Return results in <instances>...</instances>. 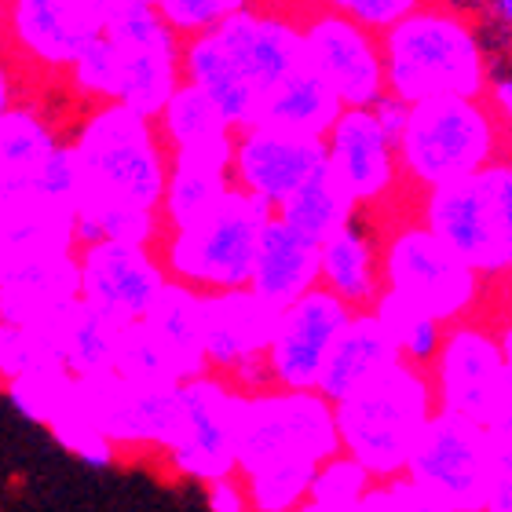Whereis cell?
Instances as JSON below:
<instances>
[{
	"instance_id": "24",
	"label": "cell",
	"mask_w": 512,
	"mask_h": 512,
	"mask_svg": "<svg viewBox=\"0 0 512 512\" xmlns=\"http://www.w3.org/2000/svg\"><path fill=\"white\" fill-rule=\"evenodd\" d=\"M315 286H322V246L311 242L308 235H300L297 227H289L275 213L271 224L264 227L260 249H256L249 289L282 311Z\"/></svg>"
},
{
	"instance_id": "8",
	"label": "cell",
	"mask_w": 512,
	"mask_h": 512,
	"mask_svg": "<svg viewBox=\"0 0 512 512\" xmlns=\"http://www.w3.org/2000/svg\"><path fill=\"white\" fill-rule=\"evenodd\" d=\"M498 469L502 461L487 439V428L480 421L439 410L406 465V480L447 509L483 512Z\"/></svg>"
},
{
	"instance_id": "47",
	"label": "cell",
	"mask_w": 512,
	"mask_h": 512,
	"mask_svg": "<svg viewBox=\"0 0 512 512\" xmlns=\"http://www.w3.org/2000/svg\"><path fill=\"white\" fill-rule=\"evenodd\" d=\"M374 114H377V121L388 128V136L399 143V136H403V128H406V118H410V103L392 96V92H384V96L374 103Z\"/></svg>"
},
{
	"instance_id": "42",
	"label": "cell",
	"mask_w": 512,
	"mask_h": 512,
	"mask_svg": "<svg viewBox=\"0 0 512 512\" xmlns=\"http://www.w3.org/2000/svg\"><path fill=\"white\" fill-rule=\"evenodd\" d=\"M154 4L180 37H194V33L216 30L220 22L246 11L256 0H154Z\"/></svg>"
},
{
	"instance_id": "41",
	"label": "cell",
	"mask_w": 512,
	"mask_h": 512,
	"mask_svg": "<svg viewBox=\"0 0 512 512\" xmlns=\"http://www.w3.org/2000/svg\"><path fill=\"white\" fill-rule=\"evenodd\" d=\"M377 483V476L366 469L363 461H355L352 454H333L330 461H322L311 483V502H359L366 491Z\"/></svg>"
},
{
	"instance_id": "54",
	"label": "cell",
	"mask_w": 512,
	"mask_h": 512,
	"mask_svg": "<svg viewBox=\"0 0 512 512\" xmlns=\"http://www.w3.org/2000/svg\"><path fill=\"white\" fill-rule=\"evenodd\" d=\"M4 198H8V183H4V176H0V209H4Z\"/></svg>"
},
{
	"instance_id": "43",
	"label": "cell",
	"mask_w": 512,
	"mask_h": 512,
	"mask_svg": "<svg viewBox=\"0 0 512 512\" xmlns=\"http://www.w3.org/2000/svg\"><path fill=\"white\" fill-rule=\"evenodd\" d=\"M480 187L487 194V209H491L494 231H498V242H502L505 271L512 275V154L494 158L480 172Z\"/></svg>"
},
{
	"instance_id": "23",
	"label": "cell",
	"mask_w": 512,
	"mask_h": 512,
	"mask_svg": "<svg viewBox=\"0 0 512 512\" xmlns=\"http://www.w3.org/2000/svg\"><path fill=\"white\" fill-rule=\"evenodd\" d=\"M235 187V132L169 150V183L161 202L165 227L191 224L216 202H224L227 191Z\"/></svg>"
},
{
	"instance_id": "13",
	"label": "cell",
	"mask_w": 512,
	"mask_h": 512,
	"mask_svg": "<svg viewBox=\"0 0 512 512\" xmlns=\"http://www.w3.org/2000/svg\"><path fill=\"white\" fill-rule=\"evenodd\" d=\"M304 22V59L344 107H374L388 92L381 33L341 11L315 8Z\"/></svg>"
},
{
	"instance_id": "26",
	"label": "cell",
	"mask_w": 512,
	"mask_h": 512,
	"mask_svg": "<svg viewBox=\"0 0 512 512\" xmlns=\"http://www.w3.org/2000/svg\"><path fill=\"white\" fill-rule=\"evenodd\" d=\"M183 77L213 99L235 132L260 121L264 99L246 77V70L235 63V55L227 52V44L220 41L216 30L194 33L183 41Z\"/></svg>"
},
{
	"instance_id": "31",
	"label": "cell",
	"mask_w": 512,
	"mask_h": 512,
	"mask_svg": "<svg viewBox=\"0 0 512 512\" xmlns=\"http://www.w3.org/2000/svg\"><path fill=\"white\" fill-rule=\"evenodd\" d=\"M289 227H297L300 235H308L311 242H326L333 238L341 227H348L355 216L363 213L355 198L341 187V180L330 172V165L319 172V176H311L297 194H289L286 202L275 209Z\"/></svg>"
},
{
	"instance_id": "56",
	"label": "cell",
	"mask_w": 512,
	"mask_h": 512,
	"mask_svg": "<svg viewBox=\"0 0 512 512\" xmlns=\"http://www.w3.org/2000/svg\"><path fill=\"white\" fill-rule=\"evenodd\" d=\"M4 8H8V0H0V11H4Z\"/></svg>"
},
{
	"instance_id": "22",
	"label": "cell",
	"mask_w": 512,
	"mask_h": 512,
	"mask_svg": "<svg viewBox=\"0 0 512 512\" xmlns=\"http://www.w3.org/2000/svg\"><path fill=\"white\" fill-rule=\"evenodd\" d=\"M216 33L227 44V52L235 55V63L246 70L260 99L278 81H286L293 70L308 63L304 59V22H297L293 15H282V11L249 4L246 11L220 22Z\"/></svg>"
},
{
	"instance_id": "20",
	"label": "cell",
	"mask_w": 512,
	"mask_h": 512,
	"mask_svg": "<svg viewBox=\"0 0 512 512\" xmlns=\"http://www.w3.org/2000/svg\"><path fill=\"white\" fill-rule=\"evenodd\" d=\"M81 300V256H0V322L48 326Z\"/></svg>"
},
{
	"instance_id": "37",
	"label": "cell",
	"mask_w": 512,
	"mask_h": 512,
	"mask_svg": "<svg viewBox=\"0 0 512 512\" xmlns=\"http://www.w3.org/2000/svg\"><path fill=\"white\" fill-rule=\"evenodd\" d=\"M41 370H66L59 359L48 326H8L0 322V381H15L22 374H41Z\"/></svg>"
},
{
	"instance_id": "7",
	"label": "cell",
	"mask_w": 512,
	"mask_h": 512,
	"mask_svg": "<svg viewBox=\"0 0 512 512\" xmlns=\"http://www.w3.org/2000/svg\"><path fill=\"white\" fill-rule=\"evenodd\" d=\"M384 289L450 326L480 304L483 275L417 216L384 235Z\"/></svg>"
},
{
	"instance_id": "44",
	"label": "cell",
	"mask_w": 512,
	"mask_h": 512,
	"mask_svg": "<svg viewBox=\"0 0 512 512\" xmlns=\"http://www.w3.org/2000/svg\"><path fill=\"white\" fill-rule=\"evenodd\" d=\"M315 8H326V11H341L348 19L363 22L370 30L384 33L392 30L395 22L406 19V15H414L417 8H425L432 0H311Z\"/></svg>"
},
{
	"instance_id": "39",
	"label": "cell",
	"mask_w": 512,
	"mask_h": 512,
	"mask_svg": "<svg viewBox=\"0 0 512 512\" xmlns=\"http://www.w3.org/2000/svg\"><path fill=\"white\" fill-rule=\"evenodd\" d=\"M118 374L128 381H169L183 384L180 370L169 359V352L161 348V341L150 333V326L143 319L121 326L118 337Z\"/></svg>"
},
{
	"instance_id": "35",
	"label": "cell",
	"mask_w": 512,
	"mask_h": 512,
	"mask_svg": "<svg viewBox=\"0 0 512 512\" xmlns=\"http://www.w3.org/2000/svg\"><path fill=\"white\" fill-rule=\"evenodd\" d=\"M319 465L315 461H267L256 469L242 472V480L249 487L253 509L260 512H300V505L311 498V483H315Z\"/></svg>"
},
{
	"instance_id": "32",
	"label": "cell",
	"mask_w": 512,
	"mask_h": 512,
	"mask_svg": "<svg viewBox=\"0 0 512 512\" xmlns=\"http://www.w3.org/2000/svg\"><path fill=\"white\" fill-rule=\"evenodd\" d=\"M59 147L63 139L33 107H11L8 114H0V176L8 191L33 180Z\"/></svg>"
},
{
	"instance_id": "27",
	"label": "cell",
	"mask_w": 512,
	"mask_h": 512,
	"mask_svg": "<svg viewBox=\"0 0 512 512\" xmlns=\"http://www.w3.org/2000/svg\"><path fill=\"white\" fill-rule=\"evenodd\" d=\"M322 286L333 289L355 311L374 308L384 293V238L355 216L322 242Z\"/></svg>"
},
{
	"instance_id": "2",
	"label": "cell",
	"mask_w": 512,
	"mask_h": 512,
	"mask_svg": "<svg viewBox=\"0 0 512 512\" xmlns=\"http://www.w3.org/2000/svg\"><path fill=\"white\" fill-rule=\"evenodd\" d=\"M388 92L406 103L436 96H487L494 77L480 22L461 4L432 0L381 33Z\"/></svg>"
},
{
	"instance_id": "6",
	"label": "cell",
	"mask_w": 512,
	"mask_h": 512,
	"mask_svg": "<svg viewBox=\"0 0 512 512\" xmlns=\"http://www.w3.org/2000/svg\"><path fill=\"white\" fill-rule=\"evenodd\" d=\"M333 454H341L337 406L319 388L264 384L246 395L242 436H238V472L282 458L322 465Z\"/></svg>"
},
{
	"instance_id": "14",
	"label": "cell",
	"mask_w": 512,
	"mask_h": 512,
	"mask_svg": "<svg viewBox=\"0 0 512 512\" xmlns=\"http://www.w3.org/2000/svg\"><path fill=\"white\" fill-rule=\"evenodd\" d=\"M118 8L121 0H8L4 26L22 59L59 74L107 33Z\"/></svg>"
},
{
	"instance_id": "50",
	"label": "cell",
	"mask_w": 512,
	"mask_h": 512,
	"mask_svg": "<svg viewBox=\"0 0 512 512\" xmlns=\"http://www.w3.org/2000/svg\"><path fill=\"white\" fill-rule=\"evenodd\" d=\"M300 512H370V505H366V498H359V502H311L308 498L300 505Z\"/></svg>"
},
{
	"instance_id": "1",
	"label": "cell",
	"mask_w": 512,
	"mask_h": 512,
	"mask_svg": "<svg viewBox=\"0 0 512 512\" xmlns=\"http://www.w3.org/2000/svg\"><path fill=\"white\" fill-rule=\"evenodd\" d=\"M77 172V242H136L154 246L165 235L169 143L158 118L125 103H99L74 132Z\"/></svg>"
},
{
	"instance_id": "48",
	"label": "cell",
	"mask_w": 512,
	"mask_h": 512,
	"mask_svg": "<svg viewBox=\"0 0 512 512\" xmlns=\"http://www.w3.org/2000/svg\"><path fill=\"white\" fill-rule=\"evenodd\" d=\"M487 103L494 107L498 121H502L505 136H512V70L491 77V88H487Z\"/></svg>"
},
{
	"instance_id": "53",
	"label": "cell",
	"mask_w": 512,
	"mask_h": 512,
	"mask_svg": "<svg viewBox=\"0 0 512 512\" xmlns=\"http://www.w3.org/2000/svg\"><path fill=\"white\" fill-rule=\"evenodd\" d=\"M502 348H505V366H509V384H512V322H505V330H502Z\"/></svg>"
},
{
	"instance_id": "18",
	"label": "cell",
	"mask_w": 512,
	"mask_h": 512,
	"mask_svg": "<svg viewBox=\"0 0 512 512\" xmlns=\"http://www.w3.org/2000/svg\"><path fill=\"white\" fill-rule=\"evenodd\" d=\"M322 169L326 136H308L271 121H253L235 132V183L271 209H278Z\"/></svg>"
},
{
	"instance_id": "33",
	"label": "cell",
	"mask_w": 512,
	"mask_h": 512,
	"mask_svg": "<svg viewBox=\"0 0 512 512\" xmlns=\"http://www.w3.org/2000/svg\"><path fill=\"white\" fill-rule=\"evenodd\" d=\"M374 315L384 322V330L392 333L395 348L406 363L414 366H432L436 363L439 348H443V337H447V322H439L436 315L421 311L417 304H410L406 297L384 289L374 304Z\"/></svg>"
},
{
	"instance_id": "5",
	"label": "cell",
	"mask_w": 512,
	"mask_h": 512,
	"mask_svg": "<svg viewBox=\"0 0 512 512\" xmlns=\"http://www.w3.org/2000/svg\"><path fill=\"white\" fill-rule=\"evenodd\" d=\"M271 216H275L271 205L235 187L227 191L224 202H216L198 220L165 227L158 253L176 282H187L202 293L249 286L256 249Z\"/></svg>"
},
{
	"instance_id": "12",
	"label": "cell",
	"mask_w": 512,
	"mask_h": 512,
	"mask_svg": "<svg viewBox=\"0 0 512 512\" xmlns=\"http://www.w3.org/2000/svg\"><path fill=\"white\" fill-rule=\"evenodd\" d=\"M77 399L121 450H165L180 425L183 384L128 381L114 370L77 377Z\"/></svg>"
},
{
	"instance_id": "51",
	"label": "cell",
	"mask_w": 512,
	"mask_h": 512,
	"mask_svg": "<svg viewBox=\"0 0 512 512\" xmlns=\"http://www.w3.org/2000/svg\"><path fill=\"white\" fill-rule=\"evenodd\" d=\"M15 107V77H11L8 59L0 55V114H8Z\"/></svg>"
},
{
	"instance_id": "36",
	"label": "cell",
	"mask_w": 512,
	"mask_h": 512,
	"mask_svg": "<svg viewBox=\"0 0 512 512\" xmlns=\"http://www.w3.org/2000/svg\"><path fill=\"white\" fill-rule=\"evenodd\" d=\"M48 432H52V439L66 454H74L77 461H85L92 469H110V465H118L121 454H125V450L96 425V417L81 406L77 392H74V399L48 421Z\"/></svg>"
},
{
	"instance_id": "9",
	"label": "cell",
	"mask_w": 512,
	"mask_h": 512,
	"mask_svg": "<svg viewBox=\"0 0 512 512\" xmlns=\"http://www.w3.org/2000/svg\"><path fill=\"white\" fill-rule=\"evenodd\" d=\"M246 388L224 374H205L183 381V410L176 436L161 454L183 480L213 483L238 472V436L246 414Z\"/></svg>"
},
{
	"instance_id": "21",
	"label": "cell",
	"mask_w": 512,
	"mask_h": 512,
	"mask_svg": "<svg viewBox=\"0 0 512 512\" xmlns=\"http://www.w3.org/2000/svg\"><path fill=\"white\" fill-rule=\"evenodd\" d=\"M421 220L447 242L461 260H469L483 278L509 275L498 231H494L480 172L469 180H454L432 191H421Z\"/></svg>"
},
{
	"instance_id": "10",
	"label": "cell",
	"mask_w": 512,
	"mask_h": 512,
	"mask_svg": "<svg viewBox=\"0 0 512 512\" xmlns=\"http://www.w3.org/2000/svg\"><path fill=\"white\" fill-rule=\"evenodd\" d=\"M118 52L121 96L118 103L158 118L172 92L183 85V41L154 0H121L118 15L107 26Z\"/></svg>"
},
{
	"instance_id": "28",
	"label": "cell",
	"mask_w": 512,
	"mask_h": 512,
	"mask_svg": "<svg viewBox=\"0 0 512 512\" xmlns=\"http://www.w3.org/2000/svg\"><path fill=\"white\" fill-rule=\"evenodd\" d=\"M150 333L161 341V348L169 352L183 381L205 374L209 359H205V293L202 289L176 282L172 278L158 304L143 315Z\"/></svg>"
},
{
	"instance_id": "4",
	"label": "cell",
	"mask_w": 512,
	"mask_h": 512,
	"mask_svg": "<svg viewBox=\"0 0 512 512\" xmlns=\"http://www.w3.org/2000/svg\"><path fill=\"white\" fill-rule=\"evenodd\" d=\"M505 128L487 96H436L410 103L399 165L414 191H432L443 183L469 180L505 154Z\"/></svg>"
},
{
	"instance_id": "57",
	"label": "cell",
	"mask_w": 512,
	"mask_h": 512,
	"mask_svg": "<svg viewBox=\"0 0 512 512\" xmlns=\"http://www.w3.org/2000/svg\"><path fill=\"white\" fill-rule=\"evenodd\" d=\"M253 512H260V509H253Z\"/></svg>"
},
{
	"instance_id": "29",
	"label": "cell",
	"mask_w": 512,
	"mask_h": 512,
	"mask_svg": "<svg viewBox=\"0 0 512 512\" xmlns=\"http://www.w3.org/2000/svg\"><path fill=\"white\" fill-rule=\"evenodd\" d=\"M52 337L59 359L74 377H103L118 370L121 326L85 300H77L74 308L52 322Z\"/></svg>"
},
{
	"instance_id": "30",
	"label": "cell",
	"mask_w": 512,
	"mask_h": 512,
	"mask_svg": "<svg viewBox=\"0 0 512 512\" xmlns=\"http://www.w3.org/2000/svg\"><path fill=\"white\" fill-rule=\"evenodd\" d=\"M341 110L344 103L333 96V88L304 63L286 81H278L267 92L264 107H260V121L297 128V132H308V136H326L333 128V121L341 118Z\"/></svg>"
},
{
	"instance_id": "40",
	"label": "cell",
	"mask_w": 512,
	"mask_h": 512,
	"mask_svg": "<svg viewBox=\"0 0 512 512\" xmlns=\"http://www.w3.org/2000/svg\"><path fill=\"white\" fill-rule=\"evenodd\" d=\"M66 74H70V85H74L81 96L96 99V103H118L121 66H118V52H114V44H110L107 33H103L99 41L88 44Z\"/></svg>"
},
{
	"instance_id": "52",
	"label": "cell",
	"mask_w": 512,
	"mask_h": 512,
	"mask_svg": "<svg viewBox=\"0 0 512 512\" xmlns=\"http://www.w3.org/2000/svg\"><path fill=\"white\" fill-rule=\"evenodd\" d=\"M483 4H487V11L498 19V26H502L505 33H512V0H483Z\"/></svg>"
},
{
	"instance_id": "19",
	"label": "cell",
	"mask_w": 512,
	"mask_h": 512,
	"mask_svg": "<svg viewBox=\"0 0 512 512\" xmlns=\"http://www.w3.org/2000/svg\"><path fill=\"white\" fill-rule=\"evenodd\" d=\"M326 165L359 209H381L403 187L399 143L377 121L374 107H344L326 132Z\"/></svg>"
},
{
	"instance_id": "25",
	"label": "cell",
	"mask_w": 512,
	"mask_h": 512,
	"mask_svg": "<svg viewBox=\"0 0 512 512\" xmlns=\"http://www.w3.org/2000/svg\"><path fill=\"white\" fill-rule=\"evenodd\" d=\"M399 363H403V355L395 348L392 333L384 330V322L374 315V308L355 311L352 322L344 326V333L333 344L319 392L337 406L344 399H352L355 392H363L366 384H374L388 370H395Z\"/></svg>"
},
{
	"instance_id": "49",
	"label": "cell",
	"mask_w": 512,
	"mask_h": 512,
	"mask_svg": "<svg viewBox=\"0 0 512 512\" xmlns=\"http://www.w3.org/2000/svg\"><path fill=\"white\" fill-rule=\"evenodd\" d=\"M483 512H512V461H505L498 469V480H494V491Z\"/></svg>"
},
{
	"instance_id": "15",
	"label": "cell",
	"mask_w": 512,
	"mask_h": 512,
	"mask_svg": "<svg viewBox=\"0 0 512 512\" xmlns=\"http://www.w3.org/2000/svg\"><path fill=\"white\" fill-rule=\"evenodd\" d=\"M278 308L249 286L205 293V359L213 374L231 377L246 392L264 388L267 348L275 337Z\"/></svg>"
},
{
	"instance_id": "55",
	"label": "cell",
	"mask_w": 512,
	"mask_h": 512,
	"mask_svg": "<svg viewBox=\"0 0 512 512\" xmlns=\"http://www.w3.org/2000/svg\"><path fill=\"white\" fill-rule=\"evenodd\" d=\"M450 4H461V8H469V4H480V0H450Z\"/></svg>"
},
{
	"instance_id": "11",
	"label": "cell",
	"mask_w": 512,
	"mask_h": 512,
	"mask_svg": "<svg viewBox=\"0 0 512 512\" xmlns=\"http://www.w3.org/2000/svg\"><path fill=\"white\" fill-rule=\"evenodd\" d=\"M428 374H432L439 410L461 414L480 425L512 395L502 333L469 319L447 326L443 348L436 363L428 366Z\"/></svg>"
},
{
	"instance_id": "16",
	"label": "cell",
	"mask_w": 512,
	"mask_h": 512,
	"mask_svg": "<svg viewBox=\"0 0 512 512\" xmlns=\"http://www.w3.org/2000/svg\"><path fill=\"white\" fill-rule=\"evenodd\" d=\"M352 315V304H344L326 286H315L278 311L275 337L267 348V381L278 388H319L333 344Z\"/></svg>"
},
{
	"instance_id": "45",
	"label": "cell",
	"mask_w": 512,
	"mask_h": 512,
	"mask_svg": "<svg viewBox=\"0 0 512 512\" xmlns=\"http://www.w3.org/2000/svg\"><path fill=\"white\" fill-rule=\"evenodd\" d=\"M205 505H209V512H253V498H249L242 472L205 483Z\"/></svg>"
},
{
	"instance_id": "46",
	"label": "cell",
	"mask_w": 512,
	"mask_h": 512,
	"mask_svg": "<svg viewBox=\"0 0 512 512\" xmlns=\"http://www.w3.org/2000/svg\"><path fill=\"white\" fill-rule=\"evenodd\" d=\"M483 428H487V439H491L498 461H502V465L512 461V395L494 410L491 417H487V421H483Z\"/></svg>"
},
{
	"instance_id": "3",
	"label": "cell",
	"mask_w": 512,
	"mask_h": 512,
	"mask_svg": "<svg viewBox=\"0 0 512 512\" xmlns=\"http://www.w3.org/2000/svg\"><path fill=\"white\" fill-rule=\"evenodd\" d=\"M439 414L432 374L425 366L399 363L363 392L337 403L341 450L363 461L377 480L406 476L428 421Z\"/></svg>"
},
{
	"instance_id": "17",
	"label": "cell",
	"mask_w": 512,
	"mask_h": 512,
	"mask_svg": "<svg viewBox=\"0 0 512 512\" xmlns=\"http://www.w3.org/2000/svg\"><path fill=\"white\" fill-rule=\"evenodd\" d=\"M77 256H81V300L118 326L143 319L172 282L169 267L161 253H154V246L88 242L77 249Z\"/></svg>"
},
{
	"instance_id": "34",
	"label": "cell",
	"mask_w": 512,
	"mask_h": 512,
	"mask_svg": "<svg viewBox=\"0 0 512 512\" xmlns=\"http://www.w3.org/2000/svg\"><path fill=\"white\" fill-rule=\"evenodd\" d=\"M158 128L161 136H165V143H169V150L191 147V143H205V139H220L235 132L231 121L220 114V107L205 96L202 88L191 85L187 77H183V85L172 92V99L158 114Z\"/></svg>"
},
{
	"instance_id": "38",
	"label": "cell",
	"mask_w": 512,
	"mask_h": 512,
	"mask_svg": "<svg viewBox=\"0 0 512 512\" xmlns=\"http://www.w3.org/2000/svg\"><path fill=\"white\" fill-rule=\"evenodd\" d=\"M77 392V377L70 370H41V374H22L15 381H4V395L15 406V414H22L33 425L52 421Z\"/></svg>"
},
{
	"instance_id": "58",
	"label": "cell",
	"mask_w": 512,
	"mask_h": 512,
	"mask_svg": "<svg viewBox=\"0 0 512 512\" xmlns=\"http://www.w3.org/2000/svg\"><path fill=\"white\" fill-rule=\"evenodd\" d=\"M454 512H458V509H454Z\"/></svg>"
}]
</instances>
